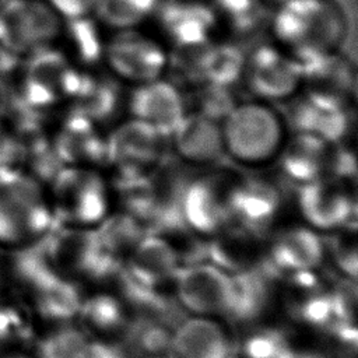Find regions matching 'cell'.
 <instances>
[{
    "instance_id": "1",
    "label": "cell",
    "mask_w": 358,
    "mask_h": 358,
    "mask_svg": "<svg viewBox=\"0 0 358 358\" xmlns=\"http://www.w3.org/2000/svg\"><path fill=\"white\" fill-rule=\"evenodd\" d=\"M350 18L340 0H284L271 10L268 39L301 64L341 50Z\"/></svg>"
},
{
    "instance_id": "2",
    "label": "cell",
    "mask_w": 358,
    "mask_h": 358,
    "mask_svg": "<svg viewBox=\"0 0 358 358\" xmlns=\"http://www.w3.org/2000/svg\"><path fill=\"white\" fill-rule=\"evenodd\" d=\"M225 161L241 171H263L275 164L289 134L278 105L241 99L220 122Z\"/></svg>"
},
{
    "instance_id": "3",
    "label": "cell",
    "mask_w": 358,
    "mask_h": 358,
    "mask_svg": "<svg viewBox=\"0 0 358 358\" xmlns=\"http://www.w3.org/2000/svg\"><path fill=\"white\" fill-rule=\"evenodd\" d=\"M56 227L46 186L22 169L0 173V250L14 252Z\"/></svg>"
},
{
    "instance_id": "4",
    "label": "cell",
    "mask_w": 358,
    "mask_h": 358,
    "mask_svg": "<svg viewBox=\"0 0 358 358\" xmlns=\"http://www.w3.org/2000/svg\"><path fill=\"white\" fill-rule=\"evenodd\" d=\"M80 76L81 69L62 49L50 46L21 59L3 94L32 109L59 113L73 98Z\"/></svg>"
},
{
    "instance_id": "5",
    "label": "cell",
    "mask_w": 358,
    "mask_h": 358,
    "mask_svg": "<svg viewBox=\"0 0 358 358\" xmlns=\"http://www.w3.org/2000/svg\"><path fill=\"white\" fill-rule=\"evenodd\" d=\"M46 190L56 224L84 227L106 217L112 182L105 169L63 165L46 185Z\"/></svg>"
},
{
    "instance_id": "6",
    "label": "cell",
    "mask_w": 358,
    "mask_h": 358,
    "mask_svg": "<svg viewBox=\"0 0 358 358\" xmlns=\"http://www.w3.org/2000/svg\"><path fill=\"white\" fill-rule=\"evenodd\" d=\"M231 164L190 169L182 192V215L187 228L214 234L231 222V197L241 176Z\"/></svg>"
},
{
    "instance_id": "7",
    "label": "cell",
    "mask_w": 358,
    "mask_h": 358,
    "mask_svg": "<svg viewBox=\"0 0 358 358\" xmlns=\"http://www.w3.org/2000/svg\"><path fill=\"white\" fill-rule=\"evenodd\" d=\"M102 67L130 88L165 77L169 50L148 27L110 31L103 49Z\"/></svg>"
},
{
    "instance_id": "8",
    "label": "cell",
    "mask_w": 358,
    "mask_h": 358,
    "mask_svg": "<svg viewBox=\"0 0 358 358\" xmlns=\"http://www.w3.org/2000/svg\"><path fill=\"white\" fill-rule=\"evenodd\" d=\"M168 155V138L137 119L123 116L106 130L105 171L112 179L148 176Z\"/></svg>"
},
{
    "instance_id": "9",
    "label": "cell",
    "mask_w": 358,
    "mask_h": 358,
    "mask_svg": "<svg viewBox=\"0 0 358 358\" xmlns=\"http://www.w3.org/2000/svg\"><path fill=\"white\" fill-rule=\"evenodd\" d=\"M239 87L249 98L285 105L303 90V67L270 39L256 41L246 48Z\"/></svg>"
},
{
    "instance_id": "10",
    "label": "cell",
    "mask_w": 358,
    "mask_h": 358,
    "mask_svg": "<svg viewBox=\"0 0 358 358\" xmlns=\"http://www.w3.org/2000/svg\"><path fill=\"white\" fill-rule=\"evenodd\" d=\"M63 24L48 0H1L0 50L21 60L56 46Z\"/></svg>"
},
{
    "instance_id": "11",
    "label": "cell",
    "mask_w": 358,
    "mask_h": 358,
    "mask_svg": "<svg viewBox=\"0 0 358 358\" xmlns=\"http://www.w3.org/2000/svg\"><path fill=\"white\" fill-rule=\"evenodd\" d=\"M285 105L289 131L310 134L333 144L351 141L357 122L355 102L302 90Z\"/></svg>"
},
{
    "instance_id": "12",
    "label": "cell",
    "mask_w": 358,
    "mask_h": 358,
    "mask_svg": "<svg viewBox=\"0 0 358 358\" xmlns=\"http://www.w3.org/2000/svg\"><path fill=\"white\" fill-rule=\"evenodd\" d=\"M148 28L169 53L196 49L220 38L208 0H159Z\"/></svg>"
},
{
    "instance_id": "13",
    "label": "cell",
    "mask_w": 358,
    "mask_h": 358,
    "mask_svg": "<svg viewBox=\"0 0 358 358\" xmlns=\"http://www.w3.org/2000/svg\"><path fill=\"white\" fill-rule=\"evenodd\" d=\"M55 152L63 165L94 166L106 165V129L91 119L63 109L49 130Z\"/></svg>"
},
{
    "instance_id": "14",
    "label": "cell",
    "mask_w": 358,
    "mask_h": 358,
    "mask_svg": "<svg viewBox=\"0 0 358 358\" xmlns=\"http://www.w3.org/2000/svg\"><path fill=\"white\" fill-rule=\"evenodd\" d=\"M187 110L185 91L166 76L127 88L126 116L151 126L166 138Z\"/></svg>"
},
{
    "instance_id": "15",
    "label": "cell",
    "mask_w": 358,
    "mask_h": 358,
    "mask_svg": "<svg viewBox=\"0 0 358 358\" xmlns=\"http://www.w3.org/2000/svg\"><path fill=\"white\" fill-rule=\"evenodd\" d=\"M168 145L169 155L192 169L225 161L220 122L192 109L169 134Z\"/></svg>"
},
{
    "instance_id": "16",
    "label": "cell",
    "mask_w": 358,
    "mask_h": 358,
    "mask_svg": "<svg viewBox=\"0 0 358 358\" xmlns=\"http://www.w3.org/2000/svg\"><path fill=\"white\" fill-rule=\"evenodd\" d=\"M260 171H242L231 197V222L242 231L257 235L264 231L280 211V186Z\"/></svg>"
},
{
    "instance_id": "17",
    "label": "cell",
    "mask_w": 358,
    "mask_h": 358,
    "mask_svg": "<svg viewBox=\"0 0 358 358\" xmlns=\"http://www.w3.org/2000/svg\"><path fill=\"white\" fill-rule=\"evenodd\" d=\"M127 87L102 66L81 70L78 85L64 109L77 112L103 129L126 116Z\"/></svg>"
},
{
    "instance_id": "18",
    "label": "cell",
    "mask_w": 358,
    "mask_h": 358,
    "mask_svg": "<svg viewBox=\"0 0 358 358\" xmlns=\"http://www.w3.org/2000/svg\"><path fill=\"white\" fill-rule=\"evenodd\" d=\"M296 203L302 215L315 227L334 229L355 220V199L350 182L323 178L296 187Z\"/></svg>"
},
{
    "instance_id": "19",
    "label": "cell",
    "mask_w": 358,
    "mask_h": 358,
    "mask_svg": "<svg viewBox=\"0 0 358 358\" xmlns=\"http://www.w3.org/2000/svg\"><path fill=\"white\" fill-rule=\"evenodd\" d=\"M337 148L338 143L289 131L274 165L284 179L298 187L323 178H334Z\"/></svg>"
},
{
    "instance_id": "20",
    "label": "cell",
    "mask_w": 358,
    "mask_h": 358,
    "mask_svg": "<svg viewBox=\"0 0 358 358\" xmlns=\"http://www.w3.org/2000/svg\"><path fill=\"white\" fill-rule=\"evenodd\" d=\"M180 302L199 313H227L231 275L213 264H189L173 273Z\"/></svg>"
},
{
    "instance_id": "21",
    "label": "cell",
    "mask_w": 358,
    "mask_h": 358,
    "mask_svg": "<svg viewBox=\"0 0 358 358\" xmlns=\"http://www.w3.org/2000/svg\"><path fill=\"white\" fill-rule=\"evenodd\" d=\"M245 53V45L227 38H217L204 46L192 49L190 62L194 87L211 83L238 88L242 78Z\"/></svg>"
},
{
    "instance_id": "22",
    "label": "cell",
    "mask_w": 358,
    "mask_h": 358,
    "mask_svg": "<svg viewBox=\"0 0 358 358\" xmlns=\"http://www.w3.org/2000/svg\"><path fill=\"white\" fill-rule=\"evenodd\" d=\"M220 38L256 42L267 31L273 7L266 0H208Z\"/></svg>"
},
{
    "instance_id": "23",
    "label": "cell",
    "mask_w": 358,
    "mask_h": 358,
    "mask_svg": "<svg viewBox=\"0 0 358 358\" xmlns=\"http://www.w3.org/2000/svg\"><path fill=\"white\" fill-rule=\"evenodd\" d=\"M302 67L303 90L355 102L357 70L343 49L310 60Z\"/></svg>"
},
{
    "instance_id": "24",
    "label": "cell",
    "mask_w": 358,
    "mask_h": 358,
    "mask_svg": "<svg viewBox=\"0 0 358 358\" xmlns=\"http://www.w3.org/2000/svg\"><path fill=\"white\" fill-rule=\"evenodd\" d=\"M109 32L95 15L64 20L56 46L81 70L101 67Z\"/></svg>"
},
{
    "instance_id": "25",
    "label": "cell",
    "mask_w": 358,
    "mask_h": 358,
    "mask_svg": "<svg viewBox=\"0 0 358 358\" xmlns=\"http://www.w3.org/2000/svg\"><path fill=\"white\" fill-rule=\"evenodd\" d=\"M178 268V253L161 236L147 232L133 248L129 262V275L145 285L154 287Z\"/></svg>"
},
{
    "instance_id": "26",
    "label": "cell",
    "mask_w": 358,
    "mask_h": 358,
    "mask_svg": "<svg viewBox=\"0 0 358 358\" xmlns=\"http://www.w3.org/2000/svg\"><path fill=\"white\" fill-rule=\"evenodd\" d=\"M171 351L176 358H231L222 330L204 319L183 322L171 338Z\"/></svg>"
},
{
    "instance_id": "27",
    "label": "cell",
    "mask_w": 358,
    "mask_h": 358,
    "mask_svg": "<svg viewBox=\"0 0 358 358\" xmlns=\"http://www.w3.org/2000/svg\"><path fill=\"white\" fill-rule=\"evenodd\" d=\"M323 255L320 238L306 228L282 232L271 249L274 267L291 271H308L319 264Z\"/></svg>"
},
{
    "instance_id": "28",
    "label": "cell",
    "mask_w": 358,
    "mask_h": 358,
    "mask_svg": "<svg viewBox=\"0 0 358 358\" xmlns=\"http://www.w3.org/2000/svg\"><path fill=\"white\" fill-rule=\"evenodd\" d=\"M31 310L49 322H66L81 308L77 287L64 275H55L29 292Z\"/></svg>"
},
{
    "instance_id": "29",
    "label": "cell",
    "mask_w": 358,
    "mask_h": 358,
    "mask_svg": "<svg viewBox=\"0 0 358 358\" xmlns=\"http://www.w3.org/2000/svg\"><path fill=\"white\" fill-rule=\"evenodd\" d=\"M268 299V277L264 271L250 267L231 275V301L227 315L236 320H252Z\"/></svg>"
},
{
    "instance_id": "30",
    "label": "cell",
    "mask_w": 358,
    "mask_h": 358,
    "mask_svg": "<svg viewBox=\"0 0 358 358\" xmlns=\"http://www.w3.org/2000/svg\"><path fill=\"white\" fill-rule=\"evenodd\" d=\"M159 0H101L95 17L109 31L148 27Z\"/></svg>"
},
{
    "instance_id": "31",
    "label": "cell",
    "mask_w": 358,
    "mask_h": 358,
    "mask_svg": "<svg viewBox=\"0 0 358 358\" xmlns=\"http://www.w3.org/2000/svg\"><path fill=\"white\" fill-rule=\"evenodd\" d=\"M95 234L105 253L116 259L122 252L133 249L134 245L147 234V229L138 220L123 211L105 217L99 222V228Z\"/></svg>"
},
{
    "instance_id": "32",
    "label": "cell",
    "mask_w": 358,
    "mask_h": 358,
    "mask_svg": "<svg viewBox=\"0 0 358 358\" xmlns=\"http://www.w3.org/2000/svg\"><path fill=\"white\" fill-rule=\"evenodd\" d=\"M32 334L31 308L0 291V347L17 350Z\"/></svg>"
},
{
    "instance_id": "33",
    "label": "cell",
    "mask_w": 358,
    "mask_h": 358,
    "mask_svg": "<svg viewBox=\"0 0 358 358\" xmlns=\"http://www.w3.org/2000/svg\"><path fill=\"white\" fill-rule=\"evenodd\" d=\"M187 106L214 120L221 122L224 116L241 101L236 87H225L211 83H203L186 92Z\"/></svg>"
},
{
    "instance_id": "34",
    "label": "cell",
    "mask_w": 358,
    "mask_h": 358,
    "mask_svg": "<svg viewBox=\"0 0 358 358\" xmlns=\"http://www.w3.org/2000/svg\"><path fill=\"white\" fill-rule=\"evenodd\" d=\"M88 340L74 327L63 326L42 336L35 345V358H85Z\"/></svg>"
},
{
    "instance_id": "35",
    "label": "cell",
    "mask_w": 358,
    "mask_h": 358,
    "mask_svg": "<svg viewBox=\"0 0 358 358\" xmlns=\"http://www.w3.org/2000/svg\"><path fill=\"white\" fill-rule=\"evenodd\" d=\"M91 326L99 330H110L123 322L119 302L108 295H96L81 303L80 312Z\"/></svg>"
},
{
    "instance_id": "36",
    "label": "cell",
    "mask_w": 358,
    "mask_h": 358,
    "mask_svg": "<svg viewBox=\"0 0 358 358\" xmlns=\"http://www.w3.org/2000/svg\"><path fill=\"white\" fill-rule=\"evenodd\" d=\"M24 144L8 122L0 116V173L21 169Z\"/></svg>"
},
{
    "instance_id": "37",
    "label": "cell",
    "mask_w": 358,
    "mask_h": 358,
    "mask_svg": "<svg viewBox=\"0 0 358 358\" xmlns=\"http://www.w3.org/2000/svg\"><path fill=\"white\" fill-rule=\"evenodd\" d=\"M333 253L337 264L350 275H357V245L352 232L337 235L333 241Z\"/></svg>"
},
{
    "instance_id": "38",
    "label": "cell",
    "mask_w": 358,
    "mask_h": 358,
    "mask_svg": "<svg viewBox=\"0 0 358 358\" xmlns=\"http://www.w3.org/2000/svg\"><path fill=\"white\" fill-rule=\"evenodd\" d=\"M138 345L148 352H162L168 347L171 348V338L168 333L158 324H143L137 331Z\"/></svg>"
},
{
    "instance_id": "39",
    "label": "cell",
    "mask_w": 358,
    "mask_h": 358,
    "mask_svg": "<svg viewBox=\"0 0 358 358\" xmlns=\"http://www.w3.org/2000/svg\"><path fill=\"white\" fill-rule=\"evenodd\" d=\"M63 20L95 15L101 0H48Z\"/></svg>"
},
{
    "instance_id": "40",
    "label": "cell",
    "mask_w": 358,
    "mask_h": 358,
    "mask_svg": "<svg viewBox=\"0 0 358 358\" xmlns=\"http://www.w3.org/2000/svg\"><path fill=\"white\" fill-rule=\"evenodd\" d=\"M85 358H126L120 348L105 343H88Z\"/></svg>"
},
{
    "instance_id": "41",
    "label": "cell",
    "mask_w": 358,
    "mask_h": 358,
    "mask_svg": "<svg viewBox=\"0 0 358 358\" xmlns=\"http://www.w3.org/2000/svg\"><path fill=\"white\" fill-rule=\"evenodd\" d=\"M0 358H35V355H29L27 352H22L20 351L18 348L17 350H8L4 355H1Z\"/></svg>"
},
{
    "instance_id": "42",
    "label": "cell",
    "mask_w": 358,
    "mask_h": 358,
    "mask_svg": "<svg viewBox=\"0 0 358 358\" xmlns=\"http://www.w3.org/2000/svg\"><path fill=\"white\" fill-rule=\"evenodd\" d=\"M6 277H7V267H6V263H3V260L0 259V291H1V287L4 284Z\"/></svg>"
},
{
    "instance_id": "43",
    "label": "cell",
    "mask_w": 358,
    "mask_h": 358,
    "mask_svg": "<svg viewBox=\"0 0 358 358\" xmlns=\"http://www.w3.org/2000/svg\"><path fill=\"white\" fill-rule=\"evenodd\" d=\"M271 7H275L277 4H280L281 1H284V0H266Z\"/></svg>"
},
{
    "instance_id": "44",
    "label": "cell",
    "mask_w": 358,
    "mask_h": 358,
    "mask_svg": "<svg viewBox=\"0 0 358 358\" xmlns=\"http://www.w3.org/2000/svg\"><path fill=\"white\" fill-rule=\"evenodd\" d=\"M1 102H3V90H1V85H0V108H1Z\"/></svg>"
},
{
    "instance_id": "45",
    "label": "cell",
    "mask_w": 358,
    "mask_h": 358,
    "mask_svg": "<svg viewBox=\"0 0 358 358\" xmlns=\"http://www.w3.org/2000/svg\"><path fill=\"white\" fill-rule=\"evenodd\" d=\"M0 1H1V0H0Z\"/></svg>"
}]
</instances>
